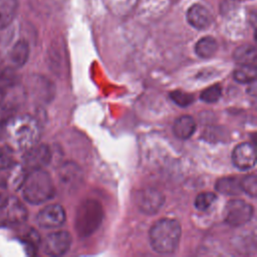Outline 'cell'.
<instances>
[{
	"label": "cell",
	"mask_w": 257,
	"mask_h": 257,
	"mask_svg": "<svg viewBox=\"0 0 257 257\" xmlns=\"http://www.w3.org/2000/svg\"><path fill=\"white\" fill-rule=\"evenodd\" d=\"M6 133L10 146L17 151L25 152L40 139L41 128L36 117L31 114L12 116L6 124Z\"/></svg>",
	"instance_id": "6da1fadb"
},
{
	"label": "cell",
	"mask_w": 257,
	"mask_h": 257,
	"mask_svg": "<svg viewBox=\"0 0 257 257\" xmlns=\"http://www.w3.org/2000/svg\"><path fill=\"white\" fill-rule=\"evenodd\" d=\"M20 189L22 198L32 205L42 204L55 196L53 181L48 172L43 169L28 172Z\"/></svg>",
	"instance_id": "7a4b0ae2"
},
{
	"label": "cell",
	"mask_w": 257,
	"mask_h": 257,
	"mask_svg": "<svg viewBox=\"0 0 257 257\" xmlns=\"http://www.w3.org/2000/svg\"><path fill=\"white\" fill-rule=\"evenodd\" d=\"M181 233L178 221L169 218L160 219L150 230L151 246L160 254H171L179 246Z\"/></svg>",
	"instance_id": "3957f363"
},
{
	"label": "cell",
	"mask_w": 257,
	"mask_h": 257,
	"mask_svg": "<svg viewBox=\"0 0 257 257\" xmlns=\"http://www.w3.org/2000/svg\"><path fill=\"white\" fill-rule=\"evenodd\" d=\"M103 210L96 200H85L77 208L75 214V230L80 237L91 235L100 226Z\"/></svg>",
	"instance_id": "277c9868"
},
{
	"label": "cell",
	"mask_w": 257,
	"mask_h": 257,
	"mask_svg": "<svg viewBox=\"0 0 257 257\" xmlns=\"http://www.w3.org/2000/svg\"><path fill=\"white\" fill-rule=\"evenodd\" d=\"M253 213L254 210L250 204L240 199H234L225 206L224 219L228 225L240 227L251 220Z\"/></svg>",
	"instance_id": "5b68a950"
},
{
	"label": "cell",
	"mask_w": 257,
	"mask_h": 257,
	"mask_svg": "<svg viewBox=\"0 0 257 257\" xmlns=\"http://www.w3.org/2000/svg\"><path fill=\"white\" fill-rule=\"evenodd\" d=\"M52 158L50 148L45 144H36L27 151L23 156V169L28 173L33 170L43 169L47 166Z\"/></svg>",
	"instance_id": "8992f818"
},
{
	"label": "cell",
	"mask_w": 257,
	"mask_h": 257,
	"mask_svg": "<svg viewBox=\"0 0 257 257\" xmlns=\"http://www.w3.org/2000/svg\"><path fill=\"white\" fill-rule=\"evenodd\" d=\"M136 203L141 212L153 215L156 214L165 203V196L154 188H146L137 194Z\"/></svg>",
	"instance_id": "52a82bcc"
},
{
	"label": "cell",
	"mask_w": 257,
	"mask_h": 257,
	"mask_svg": "<svg viewBox=\"0 0 257 257\" xmlns=\"http://www.w3.org/2000/svg\"><path fill=\"white\" fill-rule=\"evenodd\" d=\"M71 236L66 231H57L50 233L45 237L42 243L43 252L49 256L64 255L70 248Z\"/></svg>",
	"instance_id": "ba28073f"
},
{
	"label": "cell",
	"mask_w": 257,
	"mask_h": 257,
	"mask_svg": "<svg viewBox=\"0 0 257 257\" xmlns=\"http://www.w3.org/2000/svg\"><path fill=\"white\" fill-rule=\"evenodd\" d=\"M65 211L59 204H51L40 210L36 216V223L41 228L51 229L60 227L65 221Z\"/></svg>",
	"instance_id": "9c48e42d"
},
{
	"label": "cell",
	"mask_w": 257,
	"mask_h": 257,
	"mask_svg": "<svg viewBox=\"0 0 257 257\" xmlns=\"http://www.w3.org/2000/svg\"><path fill=\"white\" fill-rule=\"evenodd\" d=\"M232 161L240 170L246 171L253 168L256 164L255 147L250 143L237 145L232 152Z\"/></svg>",
	"instance_id": "30bf717a"
},
{
	"label": "cell",
	"mask_w": 257,
	"mask_h": 257,
	"mask_svg": "<svg viewBox=\"0 0 257 257\" xmlns=\"http://www.w3.org/2000/svg\"><path fill=\"white\" fill-rule=\"evenodd\" d=\"M187 20L196 29H206L212 23V15L209 10L201 5L194 4L187 11Z\"/></svg>",
	"instance_id": "8fae6325"
},
{
	"label": "cell",
	"mask_w": 257,
	"mask_h": 257,
	"mask_svg": "<svg viewBox=\"0 0 257 257\" xmlns=\"http://www.w3.org/2000/svg\"><path fill=\"white\" fill-rule=\"evenodd\" d=\"M81 179V170L74 163H65L59 169V180L62 186L68 190L75 189L80 184Z\"/></svg>",
	"instance_id": "7c38bea8"
},
{
	"label": "cell",
	"mask_w": 257,
	"mask_h": 257,
	"mask_svg": "<svg viewBox=\"0 0 257 257\" xmlns=\"http://www.w3.org/2000/svg\"><path fill=\"white\" fill-rule=\"evenodd\" d=\"M29 53L30 48L28 42L24 39L17 40L13 44L8 54V59L11 67L14 69L23 67L29 58Z\"/></svg>",
	"instance_id": "4fadbf2b"
},
{
	"label": "cell",
	"mask_w": 257,
	"mask_h": 257,
	"mask_svg": "<svg viewBox=\"0 0 257 257\" xmlns=\"http://www.w3.org/2000/svg\"><path fill=\"white\" fill-rule=\"evenodd\" d=\"M6 209V217L12 224H22L27 220L28 212L24 204L17 197H10Z\"/></svg>",
	"instance_id": "5bb4252c"
},
{
	"label": "cell",
	"mask_w": 257,
	"mask_h": 257,
	"mask_svg": "<svg viewBox=\"0 0 257 257\" xmlns=\"http://www.w3.org/2000/svg\"><path fill=\"white\" fill-rule=\"evenodd\" d=\"M173 131L178 139L188 140L196 131V122L192 116L182 115L176 119Z\"/></svg>",
	"instance_id": "9a60e30c"
},
{
	"label": "cell",
	"mask_w": 257,
	"mask_h": 257,
	"mask_svg": "<svg viewBox=\"0 0 257 257\" xmlns=\"http://www.w3.org/2000/svg\"><path fill=\"white\" fill-rule=\"evenodd\" d=\"M18 10V0H0V30L7 28Z\"/></svg>",
	"instance_id": "2e32d148"
},
{
	"label": "cell",
	"mask_w": 257,
	"mask_h": 257,
	"mask_svg": "<svg viewBox=\"0 0 257 257\" xmlns=\"http://www.w3.org/2000/svg\"><path fill=\"white\" fill-rule=\"evenodd\" d=\"M215 188L217 192L223 195H229V196L239 195L242 192L241 179H238L236 177L221 178L216 182Z\"/></svg>",
	"instance_id": "e0dca14e"
},
{
	"label": "cell",
	"mask_w": 257,
	"mask_h": 257,
	"mask_svg": "<svg viewBox=\"0 0 257 257\" xmlns=\"http://www.w3.org/2000/svg\"><path fill=\"white\" fill-rule=\"evenodd\" d=\"M233 57L239 64L256 65V48L255 46L250 44H243L236 48V50L233 53Z\"/></svg>",
	"instance_id": "ac0fdd59"
},
{
	"label": "cell",
	"mask_w": 257,
	"mask_h": 257,
	"mask_svg": "<svg viewBox=\"0 0 257 257\" xmlns=\"http://www.w3.org/2000/svg\"><path fill=\"white\" fill-rule=\"evenodd\" d=\"M218 48L217 41L212 36H205L198 40L195 45V52L201 58L212 57Z\"/></svg>",
	"instance_id": "d6986e66"
},
{
	"label": "cell",
	"mask_w": 257,
	"mask_h": 257,
	"mask_svg": "<svg viewBox=\"0 0 257 257\" xmlns=\"http://www.w3.org/2000/svg\"><path fill=\"white\" fill-rule=\"evenodd\" d=\"M256 65L240 64L233 72L234 79L239 83H251L256 79Z\"/></svg>",
	"instance_id": "ffe728a7"
},
{
	"label": "cell",
	"mask_w": 257,
	"mask_h": 257,
	"mask_svg": "<svg viewBox=\"0 0 257 257\" xmlns=\"http://www.w3.org/2000/svg\"><path fill=\"white\" fill-rule=\"evenodd\" d=\"M17 165L14 149L10 145L0 147V172L9 171Z\"/></svg>",
	"instance_id": "44dd1931"
},
{
	"label": "cell",
	"mask_w": 257,
	"mask_h": 257,
	"mask_svg": "<svg viewBox=\"0 0 257 257\" xmlns=\"http://www.w3.org/2000/svg\"><path fill=\"white\" fill-rule=\"evenodd\" d=\"M22 242L28 249V254L32 255L35 254L37 247L40 243V236L38 235V232L36 230H34L33 228H29L27 231L24 232Z\"/></svg>",
	"instance_id": "7402d4cb"
},
{
	"label": "cell",
	"mask_w": 257,
	"mask_h": 257,
	"mask_svg": "<svg viewBox=\"0 0 257 257\" xmlns=\"http://www.w3.org/2000/svg\"><path fill=\"white\" fill-rule=\"evenodd\" d=\"M222 94V88L220 84H214L211 85L207 88H205L201 94H200V98L207 103H213L216 102L220 99Z\"/></svg>",
	"instance_id": "603a6c76"
},
{
	"label": "cell",
	"mask_w": 257,
	"mask_h": 257,
	"mask_svg": "<svg viewBox=\"0 0 257 257\" xmlns=\"http://www.w3.org/2000/svg\"><path fill=\"white\" fill-rule=\"evenodd\" d=\"M216 199H217V196L214 193H210V192L201 193L195 199V207L199 211H206L213 205Z\"/></svg>",
	"instance_id": "cb8c5ba5"
},
{
	"label": "cell",
	"mask_w": 257,
	"mask_h": 257,
	"mask_svg": "<svg viewBox=\"0 0 257 257\" xmlns=\"http://www.w3.org/2000/svg\"><path fill=\"white\" fill-rule=\"evenodd\" d=\"M171 99L179 106H189L194 101V95L183 90H174L170 93Z\"/></svg>",
	"instance_id": "d4e9b609"
},
{
	"label": "cell",
	"mask_w": 257,
	"mask_h": 257,
	"mask_svg": "<svg viewBox=\"0 0 257 257\" xmlns=\"http://www.w3.org/2000/svg\"><path fill=\"white\" fill-rule=\"evenodd\" d=\"M241 188L242 192H245L246 194L255 197L257 193V178L254 174L248 175L241 179Z\"/></svg>",
	"instance_id": "484cf974"
},
{
	"label": "cell",
	"mask_w": 257,
	"mask_h": 257,
	"mask_svg": "<svg viewBox=\"0 0 257 257\" xmlns=\"http://www.w3.org/2000/svg\"><path fill=\"white\" fill-rule=\"evenodd\" d=\"M10 196L4 192H0V210H3L7 207Z\"/></svg>",
	"instance_id": "4316f807"
}]
</instances>
